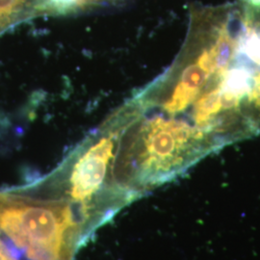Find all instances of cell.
Wrapping results in <instances>:
<instances>
[{
	"mask_svg": "<svg viewBox=\"0 0 260 260\" xmlns=\"http://www.w3.org/2000/svg\"><path fill=\"white\" fill-rule=\"evenodd\" d=\"M0 230L19 249L24 251L27 248L29 239L22 223L19 206H8L0 210Z\"/></svg>",
	"mask_w": 260,
	"mask_h": 260,
	"instance_id": "5b68a950",
	"label": "cell"
},
{
	"mask_svg": "<svg viewBox=\"0 0 260 260\" xmlns=\"http://www.w3.org/2000/svg\"><path fill=\"white\" fill-rule=\"evenodd\" d=\"M189 25L177 60L137 102L146 117L205 157L260 134V60L244 42L231 2L193 5Z\"/></svg>",
	"mask_w": 260,
	"mask_h": 260,
	"instance_id": "6da1fadb",
	"label": "cell"
},
{
	"mask_svg": "<svg viewBox=\"0 0 260 260\" xmlns=\"http://www.w3.org/2000/svg\"><path fill=\"white\" fill-rule=\"evenodd\" d=\"M114 147V137L103 136L75 161L69 181L70 193L74 200L88 201L102 188L111 162Z\"/></svg>",
	"mask_w": 260,
	"mask_h": 260,
	"instance_id": "7a4b0ae2",
	"label": "cell"
},
{
	"mask_svg": "<svg viewBox=\"0 0 260 260\" xmlns=\"http://www.w3.org/2000/svg\"><path fill=\"white\" fill-rule=\"evenodd\" d=\"M0 260H17L14 254L0 241Z\"/></svg>",
	"mask_w": 260,
	"mask_h": 260,
	"instance_id": "8992f818",
	"label": "cell"
},
{
	"mask_svg": "<svg viewBox=\"0 0 260 260\" xmlns=\"http://www.w3.org/2000/svg\"><path fill=\"white\" fill-rule=\"evenodd\" d=\"M20 208L22 223L29 239V246L36 245L59 252L64 237L68 216H59L46 206L25 205Z\"/></svg>",
	"mask_w": 260,
	"mask_h": 260,
	"instance_id": "3957f363",
	"label": "cell"
},
{
	"mask_svg": "<svg viewBox=\"0 0 260 260\" xmlns=\"http://www.w3.org/2000/svg\"><path fill=\"white\" fill-rule=\"evenodd\" d=\"M38 0H0V35L24 19L37 16Z\"/></svg>",
	"mask_w": 260,
	"mask_h": 260,
	"instance_id": "277c9868",
	"label": "cell"
}]
</instances>
